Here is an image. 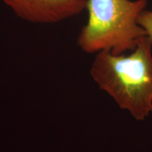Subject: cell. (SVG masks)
<instances>
[{
    "label": "cell",
    "instance_id": "6da1fadb",
    "mask_svg": "<svg viewBox=\"0 0 152 152\" xmlns=\"http://www.w3.org/2000/svg\"><path fill=\"white\" fill-rule=\"evenodd\" d=\"M92 78L102 90L138 121L152 113V39L145 36L130 54L96 53Z\"/></svg>",
    "mask_w": 152,
    "mask_h": 152
},
{
    "label": "cell",
    "instance_id": "7a4b0ae2",
    "mask_svg": "<svg viewBox=\"0 0 152 152\" xmlns=\"http://www.w3.org/2000/svg\"><path fill=\"white\" fill-rule=\"evenodd\" d=\"M147 4V0H87L88 18L77 37L78 47L87 54L132 52L147 36L138 23Z\"/></svg>",
    "mask_w": 152,
    "mask_h": 152
},
{
    "label": "cell",
    "instance_id": "3957f363",
    "mask_svg": "<svg viewBox=\"0 0 152 152\" xmlns=\"http://www.w3.org/2000/svg\"><path fill=\"white\" fill-rule=\"evenodd\" d=\"M18 18L39 24L61 22L86 9L87 0H2Z\"/></svg>",
    "mask_w": 152,
    "mask_h": 152
},
{
    "label": "cell",
    "instance_id": "277c9868",
    "mask_svg": "<svg viewBox=\"0 0 152 152\" xmlns=\"http://www.w3.org/2000/svg\"><path fill=\"white\" fill-rule=\"evenodd\" d=\"M138 23L145 30L147 36L152 39V11H142L139 16Z\"/></svg>",
    "mask_w": 152,
    "mask_h": 152
}]
</instances>
